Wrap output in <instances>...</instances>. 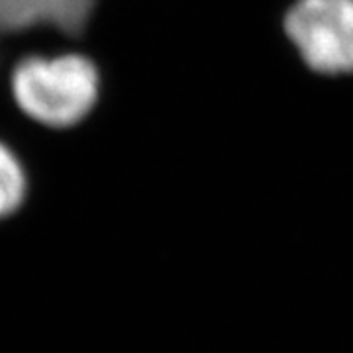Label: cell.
Wrapping results in <instances>:
<instances>
[{
    "mask_svg": "<svg viewBox=\"0 0 353 353\" xmlns=\"http://www.w3.org/2000/svg\"><path fill=\"white\" fill-rule=\"evenodd\" d=\"M8 85L28 120L65 132L81 126L99 106L102 73L85 51L26 53L12 65Z\"/></svg>",
    "mask_w": 353,
    "mask_h": 353,
    "instance_id": "cell-1",
    "label": "cell"
},
{
    "mask_svg": "<svg viewBox=\"0 0 353 353\" xmlns=\"http://www.w3.org/2000/svg\"><path fill=\"white\" fill-rule=\"evenodd\" d=\"M285 28L310 69L353 71V0H296Z\"/></svg>",
    "mask_w": 353,
    "mask_h": 353,
    "instance_id": "cell-2",
    "label": "cell"
},
{
    "mask_svg": "<svg viewBox=\"0 0 353 353\" xmlns=\"http://www.w3.org/2000/svg\"><path fill=\"white\" fill-rule=\"evenodd\" d=\"M99 0H0V71L16 63L6 53L10 39L53 32L75 51L87 34Z\"/></svg>",
    "mask_w": 353,
    "mask_h": 353,
    "instance_id": "cell-3",
    "label": "cell"
},
{
    "mask_svg": "<svg viewBox=\"0 0 353 353\" xmlns=\"http://www.w3.org/2000/svg\"><path fill=\"white\" fill-rule=\"evenodd\" d=\"M32 192L30 173L12 145L0 139V224L12 220L28 204Z\"/></svg>",
    "mask_w": 353,
    "mask_h": 353,
    "instance_id": "cell-4",
    "label": "cell"
}]
</instances>
